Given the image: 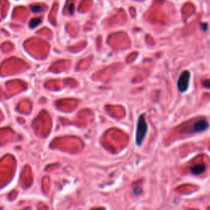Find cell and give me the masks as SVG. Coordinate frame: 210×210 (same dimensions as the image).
I'll use <instances>...</instances> for the list:
<instances>
[{
  "instance_id": "cell-1",
  "label": "cell",
  "mask_w": 210,
  "mask_h": 210,
  "mask_svg": "<svg viewBox=\"0 0 210 210\" xmlns=\"http://www.w3.org/2000/svg\"><path fill=\"white\" fill-rule=\"evenodd\" d=\"M148 131V124L146 122L145 117L144 115H141L137 121L136 133V142L137 145H141L143 143L145 136Z\"/></svg>"
},
{
  "instance_id": "cell-2",
  "label": "cell",
  "mask_w": 210,
  "mask_h": 210,
  "mask_svg": "<svg viewBox=\"0 0 210 210\" xmlns=\"http://www.w3.org/2000/svg\"><path fill=\"white\" fill-rule=\"evenodd\" d=\"M208 126H209V124L207 121V120L202 118V119L196 121L191 126L186 128L184 132L188 133V134H195V133H199V132H202L207 130Z\"/></svg>"
},
{
  "instance_id": "cell-3",
  "label": "cell",
  "mask_w": 210,
  "mask_h": 210,
  "mask_svg": "<svg viewBox=\"0 0 210 210\" xmlns=\"http://www.w3.org/2000/svg\"><path fill=\"white\" fill-rule=\"evenodd\" d=\"M191 74L188 71H184L181 73L177 80V88L181 92H185L187 90L190 84Z\"/></svg>"
},
{
  "instance_id": "cell-4",
  "label": "cell",
  "mask_w": 210,
  "mask_h": 210,
  "mask_svg": "<svg viewBox=\"0 0 210 210\" xmlns=\"http://www.w3.org/2000/svg\"><path fill=\"white\" fill-rule=\"evenodd\" d=\"M205 170V165L204 164H197L195 166H193L191 168V173L195 175H199V174L203 173Z\"/></svg>"
},
{
  "instance_id": "cell-5",
  "label": "cell",
  "mask_w": 210,
  "mask_h": 210,
  "mask_svg": "<svg viewBox=\"0 0 210 210\" xmlns=\"http://www.w3.org/2000/svg\"><path fill=\"white\" fill-rule=\"evenodd\" d=\"M41 22V19L40 18H34L30 21V26L31 28H35L37 26H39V23Z\"/></svg>"
},
{
  "instance_id": "cell-6",
  "label": "cell",
  "mask_w": 210,
  "mask_h": 210,
  "mask_svg": "<svg viewBox=\"0 0 210 210\" xmlns=\"http://www.w3.org/2000/svg\"><path fill=\"white\" fill-rule=\"evenodd\" d=\"M31 10L34 13H41L43 12L44 8L41 5H35V6H31Z\"/></svg>"
},
{
  "instance_id": "cell-7",
  "label": "cell",
  "mask_w": 210,
  "mask_h": 210,
  "mask_svg": "<svg viewBox=\"0 0 210 210\" xmlns=\"http://www.w3.org/2000/svg\"><path fill=\"white\" fill-rule=\"evenodd\" d=\"M202 85H203L204 87H206V88L210 89V79H208V80H203V81H202Z\"/></svg>"
},
{
  "instance_id": "cell-8",
  "label": "cell",
  "mask_w": 210,
  "mask_h": 210,
  "mask_svg": "<svg viewBox=\"0 0 210 210\" xmlns=\"http://www.w3.org/2000/svg\"><path fill=\"white\" fill-rule=\"evenodd\" d=\"M73 10H74V4L72 3V4L70 5V7L68 8V11H69L70 14H73Z\"/></svg>"
},
{
  "instance_id": "cell-9",
  "label": "cell",
  "mask_w": 210,
  "mask_h": 210,
  "mask_svg": "<svg viewBox=\"0 0 210 210\" xmlns=\"http://www.w3.org/2000/svg\"><path fill=\"white\" fill-rule=\"evenodd\" d=\"M201 27H202V30H207V27H208V25L206 24V23H201Z\"/></svg>"
},
{
  "instance_id": "cell-10",
  "label": "cell",
  "mask_w": 210,
  "mask_h": 210,
  "mask_svg": "<svg viewBox=\"0 0 210 210\" xmlns=\"http://www.w3.org/2000/svg\"><path fill=\"white\" fill-rule=\"evenodd\" d=\"M97 210H99V209H97Z\"/></svg>"
}]
</instances>
